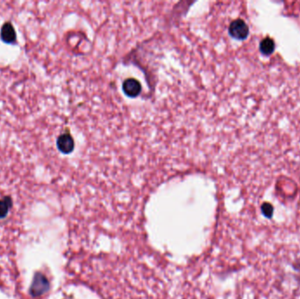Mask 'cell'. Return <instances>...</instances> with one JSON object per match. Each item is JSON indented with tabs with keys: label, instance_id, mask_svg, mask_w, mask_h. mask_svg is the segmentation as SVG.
I'll use <instances>...</instances> for the list:
<instances>
[{
	"label": "cell",
	"instance_id": "8992f818",
	"mask_svg": "<svg viewBox=\"0 0 300 299\" xmlns=\"http://www.w3.org/2000/svg\"><path fill=\"white\" fill-rule=\"evenodd\" d=\"M275 48V45L274 41L269 37H265L264 39L261 40V42L260 43L259 50L263 56L268 57V56H270V55L274 53Z\"/></svg>",
	"mask_w": 300,
	"mask_h": 299
},
{
	"label": "cell",
	"instance_id": "6da1fadb",
	"mask_svg": "<svg viewBox=\"0 0 300 299\" xmlns=\"http://www.w3.org/2000/svg\"><path fill=\"white\" fill-rule=\"evenodd\" d=\"M50 281L46 276L40 272H36L30 287V294L34 297L44 295L50 290Z\"/></svg>",
	"mask_w": 300,
	"mask_h": 299
},
{
	"label": "cell",
	"instance_id": "7a4b0ae2",
	"mask_svg": "<svg viewBox=\"0 0 300 299\" xmlns=\"http://www.w3.org/2000/svg\"><path fill=\"white\" fill-rule=\"evenodd\" d=\"M230 36H232L234 39L239 40V41H243L247 39V36L249 35V29L247 23L242 21V20H235L233 21L229 26L228 29Z\"/></svg>",
	"mask_w": 300,
	"mask_h": 299
},
{
	"label": "cell",
	"instance_id": "3957f363",
	"mask_svg": "<svg viewBox=\"0 0 300 299\" xmlns=\"http://www.w3.org/2000/svg\"><path fill=\"white\" fill-rule=\"evenodd\" d=\"M57 148L64 154H71L74 149L75 143L73 138L70 134H61L57 141Z\"/></svg>",
	"mask_w": 300,
	"mask_h": 299
},
{
	"label": "cell",
	"instance_id": "52a82bcc",
	"mask_svg": "<svg viewBox=\"0 0 300 299\" xmlns=\"http://www.w3.org/2000/svg\"><path fill=\"white\" fill-rule=\"evenodd\" d=\"M13 206V201L10 197H5L0 199V218H4L8 214V211Z\"/></svg>",
	"mask_w": 300,
	"mask_h": 299
},
{
	"label": "cell",
	"instance_id": "9c48e42d",
	"mask_svg": "<svg viewBox=\"0 0 300 299\" xmlns=\"http://www.w3.org/2000/svg\"><path fill=\"white\" fill-rule=\"evenodd\" d=\"M293 266H294V268H295L296 270L300 271V260H298V261H296V262H295Z\"/></svg>",
	"mask_w": 300,
	"mask_h": 299
},
{
	"label": "cell",
	"instance_id": "277c9868",
	"mask_svg": "<svg viewBox=\"0 0 300 299\" xmlns=\"http://www.w3.org/2000/svg\"><path fill=\"white\" fill-rule=\"evenodd\" d=\"M123 92L130 98H136L141 92V83L134 78L127 79L124 82Z\"/></svg>",
	"mask_w": 300,
	"mask_h": 299
},
{
	"label": "cell",
	"instance_id": "ba28073f",
	"mask_svg": "<svg viewBox=\"0 0 300 299\" xmlns=\"http://www.w3.org/2000/svg\"><path fill=\"white\" fill-rule=\"evenodd\" d=\"M261 213L263 214L264 217L268 218H271L274 213V207L270 203H263L261 206Z\"/></svg>",
	"mask_w": 300,
	"mask_h": 299
},
{
	"label": "cell",
	"instance_id": "5b68a950",
	"mask_svg": "<svg viewBox=\"0 0 300 299\" xmlns=\"http://www.w3.org/2000/svg\"><path fill=\"white\" fill-rule=\"evenodd\" d=\"M0 37L4 43H8V44L16 43L17 35H16V31H15L14 26L12 25L11 22H6L3 25L1 31H0Z\"/></svg>",
	"mask_w": 300,
	"mask_h": 299
}]
</instances>
